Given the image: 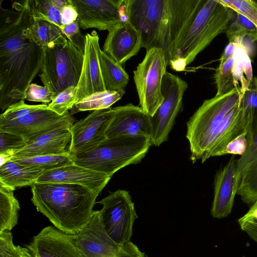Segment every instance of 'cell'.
I'll return each instance as SVG.
<instances>
[{
    "instance_id": "7c38bea8",
    "label": "cell",
    "mask_w": 257,
    "mask_h": 257,
    "mask_svg": "<svg viewBox=\"0 0 257 257\" xmlns=\"http://www.w3.org/2000/svg\"><path fill=\"white\" fill-rule=\"evenodd\" d=\"M114 115L113 108L95 110L70 127L71 140L68 148L73 157L98 145L107 138L106 133Z\"/></svg>"
},
{
    "instance_id": "cb8c5ba5",
    "label": "cell",
    "mask_w": 257,
    "mask_h": 257,
    "mask_svg": "<svg viewBox=\"0 0 257 257\" xmlns=\"http://www.w3.org/2000/svg\"><path fill=\"white\" fill-rule=\"evenodd\" d=\"M45 172L11 159L0 166V184L14 190L17 188L32 186Z\"/></svg>"
},
{
    "instance_id": "d590c367",
    "label": "cell",
    "mask_w": 257,
    "mask_h": 257,
    "mask_svg": "<svg viewBox=\"0 0 257 257\" xmlns=\"http://www.w3.org/2000/svg\"><path fill=\"white\" fill-rule=\"evenodd\" d=\"M224 5L244 16L257 28V1L219 0Z\"/></svg>"
},
{
    "instance_id": "4dcf8cb0",
    "label": "cell",
    "mask_w": 257,
    "mask_h": 257,
    "mask_svg": "<svg viewBox=\"0 0 257 257\" xmlns=\"http://www.w3.org/2000/svg\"><path fill=\"white\" fill-rule=\"evenodd\" d=\"M28 6L33 19L49 22L60 29L63 27L60 9L51 0H28Z\"/></svg>"
},
{
    "instance_id": "ffe728a7",
    "label": "cell",
    "mask_w": 257,
    "mask_h": 257,
    "mask_svg": "<svg viewBox=\"0 0 257 257\" xmlns=\"http://www.w3.org/2000/svg\"><path fill=\"white\" fill-rule=\"evenodd\" d=\"M142 48L141 32L126 20L108 31L102 51L122 65Z\"/></svg>"
},
{
    "instance_id": "f6af8a7d",
    "label": "cell",
    "mask_w": 257,
    "mask_h": 257,
    "mask_svg": "<svg viewBox=\"0 0 257 257\" xmlns=\"http://www.w3.org/2000/svg\"><path fill=\"white\" fill-rule=\"evenodd\" d=\"M32 257H36V256H33V255H32Z\"/></svg>"
},
{
    "instance_id": "3957f363",
    "label": "cell",
    "mask_w": 257,
    "mask_h": 257,
    "mask_svg": "<svg viewBox=\"0 0 257 257\" xmlns=\"http://www.w3.org/2000/svg\"><path fill=\"white\" fill-rule=\"evenodd\" d=\"M201 0H123L124 14L141 33L142 48L161 49L168 65L175 43Z\"/></svg>"
},
{
    "instance_id": "9a60e30c",
    "label": "cell",
    "mask_w": 257,
    "mask_h": 257,
    "mask_svg": "<svg viewBox=\"0 0 257 257\" xmlns=\"http://www.w3.org/2000/svg\"><path fill=\"white\" fill-rule=\"evenodd\" d=\"M47 106L18 120L0 121V130L20 135L29 144L52 131L64 126L70 127L75 122L68 111L63 115H59L48 109Z\"/></svg>"
},
{
    "instance_id": "d6986e66",
    "label": "cell",
    "mask_w": 257,
    "mask_h": 257,
    "mask_svg": "<svg viewBox=\"0 0 257 257\" xmlns=\"http://www.w3.org/2000/svg\"><path fill=\"white\" fill-rule=\"evenodd\" d=\"M114 115L106 133L107 138L138 136L150 139L151 116L141 107L128 103L113 108Z\"/></svg>"
},
{
    "instance_id": "277c9868",
    "label": "cell",
    "mask_w": 257,
    "mask_h": 257,
    "mask_svg": "<svg viewBox=\"0 0 257 257\" xmlns=\"http://www.w3.org/2000/svg\"><path fill=\"white\" fill-rule=\"evenodd\" d=\"M31 191L37 211L56 228L72 235L90 220L98 195L83 186L64 183H36Z\"/></svg>"
},
{
    "instance_id": "8d00e7d4",
    "label": "cell",
    "mask_w": 257,
    "mask_h": 257,
    "mask_svg": "<svg viewBox=\"0 0 257 257\" xmlns=\"http://www.w3.org/2000/svg\"><path fill=\"white\" fill-rule=\"evenodd\" d=\"M57 93L51 92L46 86L31 83L27 88L24 95V100L41 102L49 104Z\"/></svg>"
},
{
    "instance_id": "1f68e13d",
    "label": "cell",
    "mask_w": 257,
    "mask_h": 257,
    "mask_svg": "<svg viewBox=\"0 0 257 257\" xmlns=\"http://www.w3.org/2000/svg\"><path fill=\"white\" fill-rule=\"evenodd\" d=\"M76 86H69L57 93L47 108L59 115H63L76 104Z\"/></svg>"
},
{
    "instance_id": "f35d334b",
    "label": "cell",
    "mask_w": 257,
    "mask_h": 257,
    "mask_svg": "<svg viewBox=\"0 0 257 257\" xmlns=\"http://www.w3.org/2000/svg\"><path fill=\"white\" fill-rule=\"evenodd\" d=\"M247 146L246 133H243L231 141L218 154V156L231 154L241 156Z\"/></svg>"
},
{
    "instance_id": "f1b7e54d",
    "label": "cell",
    "mask_w": 257,
    "mask_h": 257,
    "mask_svg": "<svg viewBox=\"0 0 257 257\" xmlns=\"http://www.w3.org/2000/svg\"><path fill=\"white\" fill-rule=\"evenodd\" d=\"M225 34L229 43H243L245 38L257 42V28L246 17L234 11Z\"/></svg>"
},
{
    "instance_id": "8fae6325",
    "label": "cell",
    "mask_w": 257,
    "mask_h": 257,
    "mask_svg": "<svg viewBox=\"0 0 257 257\" xmlns=\"http://www.w3.org/2000/svg\"><path fill=\"white\" fill-rule=\"evenodd\" d=\"M187 87V83L179 76L168 71L165 72L161 87L164 99L151 117L152 145L158 147L167 141L181 108L183 95Z\"/></svg>"
},
{
    "instance_id": "9c48e42d",
    "label": "cell",
    "mask_w": 257,
    "mask_h": 257,
    "mask_svg": "<svg viewBox=\"0 0 257 257\" xmlns=\"http://www.w3.org/2000/svg\"><path fill=\"white\" fill-rule=\"evenodd\" d=\"M72 237L86 257H148L131 241L123 245L114 242L103 228L99 210L93 211L86 225Z\"/></svg>"
},
{
    "instance_id": "7a4b0ae2",
    "label": "cell",
    "mask_w": 257,
    "mask_h": 257,
    "mask_svg": "<svg viewBox=\"0 0 257 257\" xmlns=\"http://www.w3.org/2000/svg\"><path fill=\"white\" fill-rule=\"evenodd\" d=\"M240 89L205 100L187 122L186 138L193 163H204L231 141L247 134L248 118Z\"/></svg>"
},
{
    "instance_id": "44dd1931",
    "label": "cell",
    "mask_w": 257,
    "mask_h": 257,
    "mask_svg": "<svg viewBox=\"0 0 257 257\" xmlns=\"http://www.w3.org/2000/svg\"><path fill=\"white\" fill-rule=\"evenodd\" d=\"M111 177L107 175L74 163L46 171L36 183H64L85 187L99 194Z\"/></svg>"
},
{
    "instance_id": "52a82bcc",
    "label": "cell",
    "mask_w": 257,
    "mask_h": 257,
    "mask_svg": "<svg viewBox=\"0 0 257 257\" xmlns=\"http://www.w3.org/2000/svg\"><path fill=\"white\" fill-rule=\"evenodd\" d=\"M83 53L67 42L43 48L40 79L51 92L57 93L69 86H76L82 70Z\"/></svg>"
},
{
    "instance_id": "8992f818",
    "label": "cell",
    "mask_w": 257,
    "mask_h": 257,
    "mask_svg": "<svg viewBox=\"0 0 257 257\" xmlns=\"http://www.w3.org/2000/svg\"><path fill=\"white\" fill-rule=\"evenodd\" d=\"M152 146L150 139L138 136L106 138L89 151L73 157L74 163L111 177L120 169L140 163Z\"/></svg>"
},
{
    "instance_id": "484cf974",
    "label": "cell",
    "mask_w": 257,
    "mask_h": 257,
    "mask_svg": "<svg viewBox=\"0 0 257 257\" xmlns=\"http://www.w3.org/2000/svg\"><path fill=\"white\" fill-rule=\"evenodd\" d=\"M99 58L103 80L106 90H123L129 81V76L122 65L100 50Z\"/></svg>"
},
{
    "instance_id": "ee69618b",
    "label": "cell",
    "mask_w": 257,
    "mask_h": 257,
    "mask_svg": "<svg viewBox=\"0 0 257 257\" xmlns=\"http://www.w3.org/2000/svg\"><path fill=\"white\" fill-rule=\"evenodd\" d=\"M12 156L9 154H0V166L11 159Z\"/></svg>"
},
{
    "instance_id": "2e32d148",
    "label": "cell",
    "mask_w": 257,
    "mask_h": 257,
    "mask_svg": "<svg viewBox=\"0 0 257 257\" xmlns=\"http://www.w3.org/2000/svg\"><path fill=\"white\" fill-rule=\"evenodd\" d=\"M82 70L76 85V103L96 92L106 90L100 66L99 36L93 31L85 35Z\"/></svg>"
},
{
    "instance_id": "b9f144b4",
    "label": "cell",
    "mask_w": 257,
    "mask_h": 257,
    "mask_svg": "<svg viewBox=\"0 0 257 257\" xmlns=\"http://www.w3.org/2000/svg\"><path fill=\"white\" fill-rule=\"evenodd\" d=\"M240 228L257 243V227L250 225H243L240 226Z\"/></svg>"
},
{
    "instance_id": "7402d4cb",
    "label": "cell",
    "mask_w": 257,
    "mask_h": 257,
    "mask_svg": "<svg viewBox=\"0 0 257 257\" xmlns=\"http://www.w3.org/2000/svg\"><path fill=\"white\" fill-rule=\"evenodd\" d=\"M236 163L239 176L237 194L243 203L251 205L257 201V132L247 141L246 150Z\"/></svg>"
},
{
    "instance_id": "e575fe53",
    "label": "cell",
    "mask_w": 257,
    "mask_h": 257,
    "mask_svg": "<svg viewBox=\"0 0 257 257\" xmlns=\"http://www.w3.org/2000/svg\"><path fill=\"white\" fill-rule=\"evenodd\" d=\"M28 144L22 136L0 130V154H9L12 156L16 152Z\"/></svg>"
},
{
    "instance_id": "6da1fadb",
    "label": "cell",
    "mask_w": 257,
    "mask_h": 257,
    "mask_svg": "<svg viewBox=\"0 0 257 257\" xmlns=\"http://www.w3.org/2000/svg\"><path fill=\"white\" fill-rule=\"evenodd\" d=\"M0 1V108L21 100L43 66V48L27 38L33 18L28 0L4 9Z\"/></svg>"
},
{
    "instance_id": "d6a6232c",
    "label": "cell",
    "mask_w": 257,
    "mask_h": 257,
    "mask_svg": "<svg viewBox=\"0 0 257 257\" xmlns=\"http://www.w3.org/2000/svg\"><path fill=\"white\" fill-rule=\"evenodd\" d=\"M47 104L29 105L21 100L10 105L1 114L0 121H10L20 119L33 111L46 107Z\"/></svg>"
},
{
    "instance_id": "83f0119b",
    "label": "cell",
    "mask_w": 257,
    "mask_h": 257,
    "mask_svg": "<svg viewBox=\"0 0 257 257\" xmlns=\"http://www.w3.org/2000/svg\"><path fill=\"white\" fill-rule=\"evenodd\" d=\"M125 91L105 90L93 93L76 103L70 110V114L110 108L124 94Z\"/></svg>"
},
{
    "instance_id": "7bdbcfd3",
    "label": "cell",
    "mask_w": 257,
    "mask_h": 257,
    "mask_svg": "<svg viewBox=\"0 0 257 257\" xmlns=\"http://www.w3.org/2000/svg\"><path fill=\"white\" fill-rule=\"evenodd\" d=\"M52 4L59 9L69 4L68 0H51Z\"/></svg>"
},
{
    "instance_id": "e0dca14e",
    "label": "cell",
    "mask_w": 257,
    "mask_h": 257,
    "mask_svg": "<svg viewBox=\"0 0 257 257\" xmlns=\"http://www.w3.org/2000/svg\"><path fill=\"white\" fill-rule=\"evenodd\" d=\"M26 246L36 257H86L76 245L72 234L52 226L42 229Z\"/></svg>"
},
{
    "instance_id": "ba28073f",
    "label": "cell",
    "mask_w": 257,
    "mask_h": 257,
    "mask_svg": "<svg viewBox=\"0 0 257 257\" xmlns=\"http://www.w3.org/2000/svg\"><path fill=\"white\" fill-rule=\"evenodd\" d=\"M168 65L163 50L152 48L146 51L144 59L134 71V79L140 107L151 117L164 99L162 83Z\"/></svg>"
},
{
    "instance_id": "60d3db41",
    "label": "cell",
    "mask_w": 257,
    "mask_h": 257,
    "mask_svg": "<svg viewBox=\"0 0 257 257\" xmlns=\"http://www.w3.org/2000/svg\"><path fill=\"white\" fill-rule=\"evenodd\" d=\"M60 12L63 26L77 20L78 13L75 7L70 3L62 8Z\"/></svg>"
},
{
    "instance_id": "30bf717a",
    "label": "cell",
    "mask_w": 257,
    "mask_h": 257,
    "mask_svg": "<svg viewBox=\"0 0 257 257\" xmlns=\"http://www.w3.org/2000/svg\"><path fill=\"white\" fill-rule=\"evenodd\" d=\"M98 203L102 205L100 217L107 234L120 245L130 241L138 215L128 192L119 189L110 192Z\"/></svg>"
},
{
    "instance_id": "4fadbf2b",
    "label": "cell",
    "mask_w": 257,
    "mask_h": 257,
    "mask_svg": "<svg viewBox=\"0 0 257 257\" xmlns=\"http://www.w3.org/2000/svg\"><path fill=\"white\" fill-rule=\"evenodd\" d=\"M253 77L249 53L244 43L240 44L233 55L220 61L215 70L216 95L225 94L234 89H240L243 95Z\"/></svg>"
},
{
    "instance_id": "ac0fdd59",
    "label": "cell",
    "mask_w": 257,
    "mask_h": 257,
    "mask_svg": "<svg viewBox=\"0 0 257 257\" xmlns=\"http://www.w3.org/2000/svg\"><path fill=\"white\" fill-rule=\"evenodd\" d=\"M236 160L235 156L232 155L215 175L214 197L210 212L214 218L226 217L231 212L239 185Z\"/></svg>"
},
{
    "instance_id": "f546056e",
    "label": "cell",
    "mask_w": 257,
    "mask_h": 257,
    "mask_svg": "<svg viewBox=\"0 0 257 257\" xmlns=\"http://www.w3.org/2000/svg\"><path fill=\"white\" fill-rule=\"evenodd\" d=\"M15 161L20 164L42 169L45 171L74 163L73 158L69 153L65 155L37 156L17 159Z\"/></svg>"
},
{
    "instance_id": "603a6c76",
    "label": "cell",
    "mask_w": 257,
    "mask_h": 257,
    "mask_svg": "<svg viewBox=\"0 0 257 257\" xmlns=\"http://www.w3.org/2000/svg\"><path fill=\"white\" fill-rule=\"evenodd\" d=\"M70 127H61L39 136L23 149L16 152L12 155L11 160L41 155L68 154V149L66 147L71 140Z\"/></svg>"
},
{
    "instance_id": "5bb4252c",
    "label": "cell",
    "mask_w": 257,
    "mask_h": 257,
    "mask_svg": "<svg viewBox=\"0 0 257 257\" xmlns=\"http://www.w3.org/2000/svg\"><path fill=\"white\" fill-rule=\"evenodd\" d=\"M78 13L77 21L84 29L111 30L126 20L123 0H68Z\"/></svg>"
},
{
    "instance_id": "74e56055",
    "label": "cell",
    "mask_w": 257,
    "mask_h": 257,
    "mask_svg": "<svg viewBox=\"0 0 257 257\" xmlns=\"http://www.w3.org/2000/svg\"><path fill=\"white\" fill-rule=\"evenodd\" d=\"M80 28L79 22L77 20L69 25L63 26L61 30L67 40L84 54L86 37L82 35Z\"/></svg>"
},
{
    "instance_id": "836d02e7",
    "label": "cell",
    "mask_w": 257,
    "mask_h": 257,
    "mask_svg": "<svg viewBox=\"0 0 257 257\" xmlns=\"http://www.w3.org/2000/svg\"><path fill=\"white\" fill-rule=\"evenodd\" d=\"M28 248L15 245L10 231H0V257H32Z\"/></svg>"
},
{
    "instance_id": "5b68a950",
    "label": "cell",
    "mask_w": 257,
    "mask_h": 257,
    "mask_svg": "<svg viewBox=\"0 0 257 257\" xmlns=\"http://www.w3.org/2000/svg\"><path fill=\"white\" fill-rule=\"evenodd\" d=\"M233 13L219 0H201L175 43L171 69L184 70L215 38L225 33Z\"/></svg>"
},
{
    "instance_id": "ab89813d",
    "label": "cell",
    "mask_w": 257,
    "mask_h": 257,
    "mask_svg": "<svg viewBox=\"0 0 257 257\" xmlns=\"http://www.w3.org/2000/svg\"><path fill=\"white\" fill-rule=\"evenodd\" d=\"M240 226L250 225L257 227V201L251 205L248 211L238 219Z\"/></svg>"
},
{
    "instance_id": "4316f807",
    "label": "cell",
    "mask_w": 257,
    "mask_h": 257,
    "mask_svg": "<svg viewBox=\"0 0 257 257\" xmlns=\"http://www.w3.org/2000/svg\"><path fill=\"white\" fill-rule=\"evenodd\" d=\"M14 191L0 184V231H11L17 224L20 207Z\"/></svg>"
},
{
    "instance_id": "d4e9b609",
    "label": "cell",
    "mask_w": 257,
    "mask_h": 257,
    "mask_svg": "<svg viewBox=\"0 0 257 257\" xmlns=\"http://www.w3.org/2000/svg\"><path fill=\"white\" fill-rule=\"evenodd\" d=\"M26 34L30 41L43 48L64 44L68 41L59 27L42 20L33 19Z\"/></svg>"
}]
</instances>
